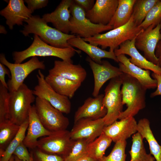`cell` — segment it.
<instances>
[{
    "instance_id": "obj_23",
    "label": "cell",
    "mask_w": 161,
    "mask_h": 161,
    "mask_svg": "<svg viewBox=\"0 0 161 161\" xmlns=\"http://www.w3.org/2000/svg\"><path fill=\"white\" fill-rule=\"evenodd\" d=\"M49 75H60L81 83L86 78L87 72L80 64H74L63 60H55L53 67L49 70Z\"/></svg>"
},
{
    "instance_id": "obj_27",
    "label": "cell",
    "mask_w": 161,
    "mask_h": 161,
    "mask_svg": "<svg viewBox=\"0 0 161 161\" xmlns=\"http://www.w3.org/2000/svg\"><path fill=\"white\" fill-rule=\"evenodd\" d=\"M136 0H118L115 12L108 25L114 29L126 24L130 19Z\"/></svg>"
},
{
    "instance_id": "obj_33",
    "label": "cell",
    "mask_w": 161,
    "mask_h": 161,
    "mask_svg": "<svg viewBox=\"0 0 161 161\" xmlns=\"http://www.w3.org/2000/svg\"><path fill=\"white\" fill-rule=\"evenodd\" d=\"M89 143L88 141L84 139L74 140L70 152L64 158V161H76L88 155L87 147Z\"/></svg>"
},
{
    "instance_id": "obj_32",
    "label": "cell",
    "mask_w": 161,
    "mask_h": 161,
    "mask_svg": "<svg viewBox=\"0 0 161 161\" xmlns=\"http://www.w3.org/2000/svg\"><path fill=\"white\" fill-rule=\"evenodd\" d=\"M159 0H136L132 16L135 23L138 26L143 22L148 13Z\"/></svg>"
},
{
    "instance_id": "obj_44",
    "label": "cell",
    "mask_w": 161,
    "mask_h": 161,
    "mask_svg": "<svg viewBox=\"0 0 161 161\" xmlns=\"http://www.w3.org/2000/svg\"><path fill=\"white\" fill-rule=\"evenodd\" d=\"M76 161H97L88 155Z\"/></svg>"
},
{
    "instance_id": "obj_30",
    "label": "cell",
    "mask_w": 161,
    "mask_h": 161,
    "mask_svg": "<svg viewBox=\"0 0 161 161\" xmlns=\"http://www.w3.org/2000/svg\"><path fill=\"white\" fill-rule=\"evenodd\" d=\"M20 127L9 119L0 123V155L16 136Z\"/></svg>"
},
{
    "instance_id": "obj_31",
    "label": "cell",
    "mask_w": 161,
    "mask_h": 161,
    "mask_svg": "<svg viewBox=\"0 0 161 161\" xmlns=\"http://www.w3.org/2000/svg\"><path fill=\"white\" fill-rule=\"evenodd\" d=\"M29 123L28 118L20 126L17 134L3 152L0 155V161H9L18 145L24 141Z\"/></svg>"
},
{
    "instance_id": "obj_35",
    "label": "cell",
    "mask_w": 161,
    "mask_h": 161,
    "mask_svg": "<svg viewBox=\"0 0 161 161\" xmlns=\"http://www.w3.org/2000/svg\"><path fill=\"white\" fill-rule=\"evenodd\" d=\"M161 22V0H159L148 13L139 27L144 29L152 24L156 26Z\"/></svg>"
},
{
    "instance_id": "obj_10",
    "label": "cell",
    "mask_w": 161,
    "mask_h": 161,
    "mask_svg": "<svg viewBox=\"0 0 161 161\" xmlns=\"http://www.w3.org/2000/svg\"><path fill=\"white\" fill-rule=\"evenodd\" d=\"M74 140L66 129L52 132L38 140L36 148L48 154L66 156L70 151Z\"/></svg>"
},
{
    "instance_id": "obj_3",
    "label": "cell",
    "mask_w": 161,
    "mask_h": 161,
    "mask_svg": "<svg viewBox=\"0 0 161 161\" xmlns=\"http://www.w3.org/2000/svg\"><path fill=\"white\" fill-rule=\"evenodd\" d=\"M143 29L135 23L132 15L129 21L122 26L104 33L82 38L92 44L101 46L103 49L109 47V51H114L123 43L133 39Z\"/></svg>"
},
{
    "instance_id": "obj_42",
    "label": "cell",
    "mask_w": 161,
    "mask_h": 161,
    "mask_svg": "<svg viewBox=\"0 0 161 161\" xmlns=\"http://www.w3.org/2000/svg\"><path fill=\"white\" fill-rule=\"evenodd\" d=\"M10 72L5 66V65L2 64L0 63V83L8 89V86L7 83H6L5 76L6 75H7L9 77H10Z\"/></svg>"
},
{
    "instance_id": "obj_1",
    "label": "cell",
    "mask_w": 161,
    "mask_h": 161,
    "mask_svg": "<svg viewBox=\"0 0 161 161\" xmlns=\"http://www.w3.org/2000/svg\"><path fill=\"white\" fill-rule=\"evenodd\" d=\"M120 77L122 83V103L127 107L120 113L118 119L134 117L146 106L147 89L137 80L128 74L123 73Z\"/></svg>"
},
{
    "instance_id": "obj_38",
    "label": "cell",
    "mask_w": 161,
    "mask_h": 161,
    "mask_svg": "<svg viewBox=\"0 0 161 161\" xmlns=\"http://www.w3.org/2000/svg\"><path fill=\"white\" fill-rule=\"evenodd\" d=\"M13 154L22 161H29L30 160L32 157L31 154L29 152L27 147L23 142L16 148Z\"/></svg>"
},
{
    "instance_id": "obj_5",
    "label": "cell",
    "mask_w": 161,
    "mask_h": 161,
    "mask_svg": "<svg viewBox=\"0 0 161 161\" xmlns=\"http://www.w3.org/2000/svg\"><path fill=\"white\" fill-rule=\"evenodd\" d=\"M9 92L8 119L20 126L28 118L31 104L36 98L32 90L24 83L17 90Z\"/></svg>"
},
{
    "instance_id": "obj_37",
    "label": "cell",
    "mask_w": 161,
    "mask_h": 161,
    "mask_svg": "<svg viewBox=\"0 0 161 161\" xmlns=\"http://www.w3.org/2000/svg\"><path fill=\"white\" fill-rule=\"evenodd\" d=\"M31 154L33 161H64V158L61 156L45 153L37 148L32 149Z\"/></svg>"
},
{
    "instance_id": "obj_16",
    "label": "cell",
    "mask_w": 161,
    "mask_h": 161,
    "mask_svg": "<svg viewBox=\"0 0 161 161\" xmlns=\"http://www.w3.org/2000/svg\"><path fill=\"white\" fill-rule=\"evenodd\" d=\"M105 126L103 132L116 143L126 141L137 132V123L134 117L126 118Z\"/></svg>"
},
{
    "instance_id": "obj_18",
    "label": "cell",
    "mask_w": 161,
    "mask_h": 161,
    "mask_svg": "<svg viewBox=\"0 0 161 161\" xmlns=\"http://www.w3.org/2000/svg\"><path fill=\"white\" fill-rule=\"evenodd\" d=\"M118 5V0H96L92 8L86 12V16L94 24L107 25Z\"/></svg>"
},
{
    "instance_id": "obj_14",
    "label": "cell",
    "mask_w": 161,
    "mask_h": 161,
    "mask_svg": "<svg viewBox=\"0 0 161 161\" xmlns=\"http://www.w3.org/2000/svg\"><path fill=\"white\" fill-rule=\"evenodd\" d=\"M86 60L93 75L94 87L92 95L94 97L99 95L101 88L107 81L119 77L123 73L119 67L112 65L107 61H102L101 63L99 64L89 57Z\"/></svg>"
},
{
    "instance_id": "obj_4",
    "label": "cell",
    "mask_w": 161,
    "mask_h": 161,
    "mask_svg": "<svg viewBox=\"0 0 161 161\" xmlns=\"http://www.w3.org/2000/svg\"><path fill=\"white\" fill-rule=\"evenodd\" d=\"M76 53L80 54L81 51L73 48H59L53 47L44 41L38 35H35L31 45L23 51L14 52L13 57L16 64L21 63L29 58L37 56L55 57L63 61L73 63L71 58Z\"/></svg>"
},
{
    "instance_id": "obj_46",
    "label": "cell",
    "mask_w": 161,
    "mask_h": 161,
    "mask_svg": "<svg viewBox=\"0 0 161 161\" xmlns=\"http://www.w3.org/2000/svg\"><path fill=\"white\" fill-rule=\"evenodd\" d=\"M9 161H15V156L13 155Z\"/></svg>"
},
{
    "instance_id": "obj_43",
    "label": "cell",
    "mask_w": 161,
    "mask_h": 161,
    "mask_svg": "<svg viewBox=\"0 0 161 161\" xmlns=\"http://www.w3.org/2000/svg\"><path fill=\"white\" fill-rule=\"evenodd\" d=\"M160 32V38L156 48L155 54L158 60L157 65L161 68V29Z\"/></svg>"
},
{
    "instance_id": "obj_41",
    "label": "cell",
    "mask_w": 161,
    "mask_h": 161,
    "mask_svg": "<svg viewBox=\"0 0 161 161\" xmlns=\"http://www.w3.org/2000/svg\"><path fill=\"white\" fill-rule=\"evenodd\" d=\"M151 75L153 78L157 82V89L151 93L150 95L151 97H153L158 95H161V75L153 72Z\"/></svg>"
},
{
    "instance_id": "obj_19",
    "label": "cell",
    "mask_w": 161,
    "mask_h": 161,
    "mask_svg": "<svg viewBox=\"0 0 161 161\" xmlns=\"http://www.w3.org/2000/svg\"><path fill=\"white\" fill-rule=\"evenodd\" d=\"M136 37L121 44L119 48L114 50L115 55L116 56L121 54L127 55L131 57L129 59L132 64L143 69L151 70L153 73L161 75V68L147 60L135 47Z\"/></svg>"
},
{
    "instance_id": "obj_7",
    "label": "cell",
    "mask_w": 161,
    "mask_h": 161,
    "mask_svg": "<svg viewBox=\"0 0 161 161\" xmlns=\"http://www.w3.org/2000/svg\"><path fill=\"white\" fill-rule=\"evenodd\" d=\"M0 62L6 66L10 72L11 76L7 83L9 92L15 91L21 86L27 76L34 70H44L45 66L44 61L39 60L37 57H33L23 63H12L6 59L5 55L1 54Z\"/></svg>"
},
{
    "instance_id": "obj_6",
    "label": "cell",
    "mask_w": 161,
    "mask_h": 161,
    "mask_svg": "<svg viewBox=\"0 0 161 161\" xmlns=\"http://www.w3.org/2000/svg\"><path fill=\"white\" fill-rule=\"evenodd\" d=\"M71 15L70 18V32L73 35L89 38L103 32L113 29L109 25L92 23L86 16V12L74 1L69 8Z\"/></svg>"
},
{
    "instance_id": "obj_22",
    "label": "cell",
    "mask_w": 161,
    "mask_h": 161,
    "mask_svg": "<svg viewBox=\"0 0 161 161\" xmlns=\"http://www.w3.org/2000/svg\"><path fill=\"white\" fill-rule=\"evenodd\" d=\"M27 133L23 142L27 148L33 149L36 148L38 139L50 135L52 132L46 129L42 124L37 114L35 105L32 106L28 115Z\"/></svg>"
},
{
    "instance_id": "obj_11",
    "label": "cell",
    "mask_w": 161,
    "mask_h": 161,
    "mask_svg": "<svg viewBox=\"0 0 161 161\" xmlns=\"http://www.w3.org/2000/svg\"><path fill=\"white\" fill-rule=\"evenodd\" d=\"M36 77L38 84L32 90L34 95L47 100L63 113H70L71 105L69 98L55 91L46 81L45 76L40 69L38 70Z\"/></svg>"
},
{
    "instance_id": "obj_2",
    "label": "cell",
    "mask_w": 161,
    "mask_h": 161,
    "mask_svg": "<svg viewBox=\"0 0 161 161\" xmlns=\"http://www.w3.org/2000/svg\"><path fill=\"white\" fill-rule=\"evenodd\" d=\"M23 30L20 32L25 36L33 33L38 35L45 42L59 48H73L68 43L70 39L76 36L64 33L55 28L51 27L38 16H32L24 21Z\"/></svg>"
},
{
    "instance_id": "obj_15",
    "label": "cell",
    "mask_w": 161,
    "mask_h": 161,
    "mask_svg": "<svg viewBox=\"0 0 161 161\" xmlns=\"http://www.w3.org/2000/svg\"><path fill=\"white\" fill-rule=\"evenodd\" d=\"M7 1V5L0 11V14L6 19V24L12 30L16 24L22 25L24 21L32 16V13L25 5L23 0Z\"/></svg>"
},
{
    "instance_id": "obj_26",
    "label": "cell",
    "mask_w": 161,
    "mask_h": 161,
    "mask_svg": "<svg viewBox=\"0 0 161 161\" xmlns=\"http://www.w3.org/2000/svg\"><path fill=\"white\" fill-rule=\"evenodd\" d=\"M137 132L148 142L150 154L156 161H161V145L156 139L150 126V123L146 118L140 119L137 125Z\"/></svg>"
},
{
    "instance_id": "obj_25",
    "label": "cell",
    "mask_w": 161,
    "mask_h": 161,
    "mask_svg": "<svg viewBox=\"0 0 161 161\" xmlns=\"http://www.w3.org/2000/svg\"><path fill=\"white\" fill-rule=\"evenodd\" d=\"M46 81L59 94L71 98L81 85V83L72 81L60 75H48Z\"/></svg>"
},
{
    "instance_id": "obj_45",
    "label": "cell",
    "mask_w": 161,
    "mask_h": 161,
    "mask_svg": "<svg viewBox=\"0 0 161 161\" xmlns=\"http://www.w3.org/2000/svg\"><path fill=\"white\" fill-rule=\"evenodd\" d=\"M7 32L4 27L1 25L0 26V33L5 34L7 33Z\"/></svg>"
},
{
    "instance_id": "obj_8",
    "label": "cell",
    "mask_w": 161,
    "mask_h": 161,
    "mask_svg": "<svg viewBox=\"0 0 161 161\" xmlns=\"http://www.w3.org/2000/svg\"><path fill=\"white\" fill-rule=\"evenodd\" d=\"M37 114L44 127L51 132L66 129L68 118L45 100L36 97L34 105Z\"/></svg>"
},
{
    "instance_id": "obj_21",
    "label": "cell",
    "mask_w": 161,
    "mask_h": 161,
    "mask_svg": "<svg viewBox=\"0 0 161 161\" xmlns=\"http://www.w3.org/2000/svg\"><path fill=\"white\" fill-rule=\"evenodd\" d=\"M104 95L100 94L92 98L89 97L75 112L74 123L83 118L97 119L103 117L107 113V110L103 103Z\"/></svg>"
},
{
    "instance_id": "obj_20",
    "label": "cell",
    "mask_w": 161,
    "mask_h": 161,
    "mask_svg": "<svg viewBox=\"0 0 161 161\" xmlns=\"http://www.w3.org/2000/svg\"><path fill=\"white\" fill-rule=\"evenodd\" d=\"M117 57L119 68L123 73L136 79L147 89L157 88V81L151 77L150 70L144 69L132 64L125 55H120Z\"/></svg>"
},
{
    "instance_id": "obj_13",
    "label": "cell",
    "mask_w": 161,
    "mask_h": 161,
    "mask_svg": "<svg viewBox=\"0 0 161 161\" xmlns=\"http://www.w3.org/2000/svg\"><path fill=\"white\" fill-rule=\"evenodd\" d=\"M105 126L103 118L97 119L82 118L74 123L70 131V137L73 140L84 139L90 143L102 134Z\"/></svg>"
},
{
    "instance_id": "obj_34",
    "label": "cell",
    "mask_w": 161,
    "mask_h": 161,
    "mask_svg": "<svg viewBox=\"0 0 161 161\" xmlns=\"http://www.w3.org/2000/svg\"><path fill=\"white\" fill-rule=\"evenodd\" d=\"M126 144V141L116 142L109 154L103 156L97 161H126L125 149Z\"/></svg>"
},
{
    "instance_id": "obj_39",
    "label": "cell",
    "mask_w": 161,
    "mask_h": 161,
    "mask_svg": "<svg viewBox=\"0 0 161 161\" xmlns=\"http://www.w3.org/2000/svg\"><path fill=\"white\" fill-rule=\"evenodd\" d=\"M24 2L27 5V8L32 13L35 10L46 6L48 3L47 0H25Z\"/></svg>"
},
{
    "instance_id": "obj_17",
    "label": "cell",
    "mask_w": 161,
    "mask_h": 161,
    "mask_svg": "<svg viewBox=\"0 0 161 161\" xmlns=\"http://www.w3.org/2000/svg\"><path fill=\"white\" fill-rule=\"evenodd\" d=\"M74 2L72 0H62L55 10L44 15L42 18L46 23H51L55 28L66 34L70 32L69 8Z\"/></svg>"
},
{
    "instance_id": "obj_12",
    "label": "cell",
    "mask_w": 161,
    "mask_h": 161,
    "mask_svg": "<svg viewBox=\"0 0 161 161\" xmlns=\"http://www.w3.org/2000/svg\"><path fill=\"white\" fill-rule=\"evenodd\" d=\"M161 29V22L156 26L151 25L137 35L135 41V47L143 52L144 57L157 65L158 60L156 56L155 50L160 38Z\"/></svg>"
},
{
    "instance_id": "obj_28",
    "label": "cell",
    "mask_w": 161,
    "mask_h": 161,
    "mask_svg": "<svg viewBox=\"0 0 161 161\" xmlns=\"http://www.w3.org/2000/svg\"><path fill=\"white\" fill-rule=\"evenodd\" d=\"M143 138L137 132L132 135V144L129 151L130 161H155L154 157L150 154H147L143 144Z\"/></svg>"
},
{
    "instance_id": "obj_40",
    "label": "cell",
    "mask_w": 161,
    "mask_h": 161,
    "mask_svg": "<svg viewBox=\"0 0 161 161\" xmlns=\"http://www.w3.org/2000/svg\"><path fill=\"white\" fill-rule=\"evenodd\" d=\"M74 2L86 12L91 10L95 4L94 0H75Z\"/></svg>"
},
{
    "instance_id": "obj_47",
    "label": "cell",
    "mask_w": 161,
    "mask_h": 161,
    "mask_svg": "<svg viewBox=\"0 0 161 161\" xmlns=\"http://www.w3.org/2000/svg\"><path fill=\"white\" fill-rule=\"evenodd\" d=\"M15 161H22L21 160L19 159L17 157L15 156Z\"/></svg>"
},
{
    "instance_id": "obj_24",
    "label": "cell",
    "mask_w": 161,
    "mask_h": 161,
    "mask_svg": "<svg viewBox=\"0 0 161 161\" xmlns=\"http://www.w3.org/2000/svg\"><path fill=\"white\" fill-rule=\"evenodd\" d=\"M68 43L72 47H75L86 53L91 59L96 63L100 64L103 58L111 59L119 62L114 51H107L97 46L85 41L81 37L76 36L69 39Z\"/></svg>"
},
{
    "instance_id": "obj_9",
    "label": "cell",
    "mask_w": 161,
    "mask_h": 161,
    "mask_svg": "<svg viewBox=\"0 0 161 161\" xmlns=\"http://www.w3.org/2000/svg\"><path fill=\"white\" fill-rule=\"evenodd\" d=\"M122 83L120 76L111 79L106 87L103 100L107 113L103 117L105 126H108L118 119L123 112L121 86Z\"/></svg>"
},
{
    "instance_id": "obj_36",
    "label": "cell",
    "mask_w": 161,
    "mask_h": 161,
    "mask_svg": "<svg viewBox=\"0 0 161 161\" xmlns=\"http://www.w3.org/2000/svg\"><path fill=\"white\" fill-rule=\"evenodd\" d=\"M0 83V123L8 119L9 92Z\"/></svg>"
},
{
    "instance_id": "obj_48",
    "label": "cell",
    "mask_w": 161,
    "mask_h": 161,
    "mask_svg": "<svg viewBox=\"0 0 161 161\" xmlns=\"http://www.w3.org/2000/svg\"><path fill=\"white\" fill-rule=\"evenodd\" d=\"M31 154V153H30ZM31 156H32V157H31V159H30V160H29V161H33V159H32V155H31Z\"/></svg>"
},
{
    "instance_id": "obj_29",
    "label": "cell",
    "mask_w": 161,
    "mask_h": 161,
    "mask_svg": "<svg viewBox=\"0 0 161 161\" xmlns=\"http://www.w3.org/2000/svg\"><path fill=\"white\" fill-rule=\"evenodd\" d=\"M112 141L103 132L95 140L88 143L87 151L88 156L96 160L102 158Z\"/></svg>"
}]
</instances>
